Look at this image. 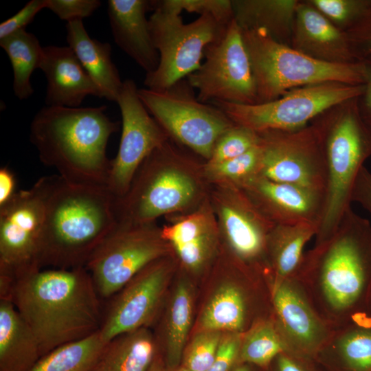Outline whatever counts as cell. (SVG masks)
<instances>
[{
	"mask_svg": "<svg viewBox=\"0 0 371 371\" xmlns=\"http://www.w3.org/2000/svg\"><path fill=\"white\" fill-rule=\"evenodd\" d=\"M333 329L371 313V223L350 208L335 232L304 254L295 276Z\"/></svg>",
	"mask_w": 371,
	"mask_h": 371,
	"instance_id": "1",
	"label": "cell"
},
{
	"mask_svg": "<svg viewBox=\"0 0 371 371\" xmlns=\"http://www.w3.org/2000/svg\"><path fill=\"white\" fill-rule=\"evenodd\" d=\"M100 296L85 267L42 269L15 280L8 300L39 344L41 357L98 331Z\"/></svg>",
	"mask_w": 371,
	"mask_h": 371,
	"instance_id": "2",
	"label": "cell"
},
{
	"mask_svg": "<svg viewBox=\"0 0 371 371\" xmlns=\"http://www.w3.org/2000/svg\"><path fill=\"white\" fill-rule=\"evenodd\" d=\"M117 201L106 186L47 177L41 269L85 267L119 222Z\"/></svg>",
	"mask_w": 371,
	"mask_h": 371,
	"instance_id": "3",
	"label": "cell"
},
{
	"mask_svg": "<svg viewBox=\"0 0 371 371\" xmlns=\"http://www.w3.org/2000/svg\"><path fill=\"white\" fill-rule=\"evenodd\" d=\"M106 110L105 105L40 109L30 124V141L41 161L68 181L107 187L111 160L106 147L119 123Z\"/></svg>",
	"mask_w": 371,
	"mask_h": 371,
	"instance_id": "4",
	"label": "cell"
},
{
	"mask_svg": "<svg viewBox=\"0 0 371 371\" xmlns=\"http://www.w3.org/2000/svg\"><path fill=\"white\" fill-rule=\"evenodd\" d=\"M186 149L169 138L148 155L127 193L117 199L120 221L155 222L161 216L189 212L207 199L203 164Z\"/></svg>",
	"mask_w": 371,
	"mask_h": 371,
	"instance_id": "5",
	"label": "cell"
},
{
	"mask_svg": "<svg viewBox=\"0 0 371 371\" xmlns=\"http://www.w3.org/2000/svg\"><path fill=\"white\" fill-rule=\"evenodd\" d=\"M357 100L346 102L340 112L317 120L325 155L326 186L315 244L328 238L351 208L357 176L371 156V131L360 116Z\"/></svg>",
	"mask_w": 371,
	"mask_h": 371,
	"instance_id": "6",
	"label": "cell"
},
{
	"mask_svg": "<svg viewBox=\"0 0 371 371\" xmlns=\"http://www.w3.org/2000/svg\"><path fill=\"white\" fill-rule=\"evenodd\" d=\"M254 78L257 103L269 102L299 87L337 82L363 85L361 61L330 63L313 58L262 29H241Z\"/></svg>",
	"mask_w": 371,
	"mask_h": 371,
	"instance_id": "7",
	"label": "cell"
},
{
	"mask_svg": "<svg viewBox=\"0 0 371 371\" xmlns=\"http://www.w3.org/2000/svg\"><path fill=\"white\" fill-rule=\"evenodd\" d=\"M153 11L148 19L153 43L159 55L157 67L146 74L147 89L162 90L197 70L205 47L225 31L227 25L210 14L200 15L184 23L181 13L166 8L157 1H149Z\"/></svg>",
	"mask_w": 371,
	"mask_h": 371,
	"instance_id": "8",
	"label": "cell"
},
{
	"mask_svg": "<svg viewBox=\"0 0 371 371\" xmlns=\"http://www.w3.org/2000/svg\"><path fill=\"white\" fill-rule=\"evenodd\" d=\"M187 78L162 90L138 89L141 101L169 137L207 161L219 137L235 124L197 98Z\"/></svg>",
	"mask_w": 371,
	"mask_h": 371,
	"instance_id": "9",
	"label": "cell"
},
{
	"mask_svg": "<svg viewBox=\"0 0 371 371\" xmlns=\"http://www.w3.org/2000/svg\"><path fill=\"white\" fill-rule=\"evenodd\" d=\"M364 85L330 82L292 89L266 102L236 104L214 102L235 124L257 133L276 130L293 131L339 104L358 98Z\"/></svg>",
	"mask_w": 371,
	"mask_h": 371,
	"instance_id": "10",
	"label": "cell"
},
{
	"mask_svg": "<svg viewBox=\"0 0 371 371\" xmlns=\"http://www.w3.org/2000/svg\"><path fill=\"white\" fill-rule=\"evenodd\" d=\"M170 247L155 222L119 221L95 250L85 268L100 298L117 293L146 266L167 256Z\"/></svg>",
	"mask_w": 371,
	"mask_h": 371,
	"instance_id": "11",
	"label": "cell"
},
{
	"mask_svg": "<svg viewBox=\"0 0 371 371\" xmlns=\"http://www.w3.org/2000/svg\"><path fill=\"white\" fill-rule=\"evenodd\" d=\"M47 177L0 206V277L14 282L41 269Z\"/></svg>",
	"mask_w": 371,
	"mask_h": 371,
	"instance_id": "12",
	"label": "cell"
},
{
	"mask_svg": "<svg viewBox=\"0 0 371 371\" xmlns=\"http://www.w3.org/2000/svg\"><path fill=\"white\" fill-rule=\"evenodd\" d=\"M204 62L187 76L204 103L258 102L256 89L242 31L234 19L225 31L204 51Z\"/></svg>",
	"mask_w": 371,
	"mask_h": 371,
	"instance_id": "13",
	"label": "cell"
},
{
	"mask_svg": "<svg viewBox=\"0 0 371 371\" xmlns=\"http://www.w3.org/2000/svg\"><path fill=\"white\" fill-rule=\"evenodd\" d=\"M208 196L220 237L224 238L234 260L265 278H271L267 240L275 225L237 186L210 184Z\"/></svg>",
	"mask_w": 371,
	"mask_h": 371,
	"instance_id": "14",
	"label": "cell"
},
{
	"mask_svg": "<svg viewBox=\"0 0 371 371\" xmlns=\"http://www.w3.org/2000/svg\"><path fill=\"white\" fill-rule=\"evenodd\" d=\"M258 133L262 151L259 176L325 194L326 166L317 121L297 130Z\"/></svg>",
	"mask_w": 371,
	"mask_h": 371,
	"instance_id": "15",
	"label": "cell"
},
{
	"mask_svg": "<svg viewBox=\"0 0 371 371\" xmlns=\"http://www.w3.org/2000/svg\"><path fill=\"white\" fill-rule=\"evenodd\" d=\"M116 102L122 115V133L117 153L111 162L107 188L120 199L145 159L170 137L141 101L132 79L124 81Z\"/></svg>",
	"mask_w": 371,
	"mask_h": 371,
	"instance_id": "16",
	"label": "cell"
},
{
	"mask_svg": "<svg viewBox=\"0 0 371 371\" xmlns=\"http://www.w3.org/2000/svg\"><path fill=\"white\" fill-rule=\"evenodd\" d=\"M166 257L146 266L114 295L99 329L106 343L120 335L145 328L152 321L171 269Z\"/></svg>",
	"mask_w": 371,
	"mask_h": 371,
	"instance_id": "17",
	"label": "cell"
},
{
	"mask_svg": "<svg viewBox=\"0 0 371 371\" xmlns=\"http://www.w3.org/2000/svg\"><path fill=\"white\" fill-rule=\"evenodd\" d=\"M286 352L314 358L333 332L295 277L271 289V315Z\"/></svg>",
	"mask_w": 371,
	"mask_h": 371,
	"instance_id": "18",
	"label": "cell"
},
{
	"mask_svg": "<svg viewBox=\"0 0 371 371\" xmlns=\"http://www.w3.org/2000/svg\"><path fill=\"white\" fill-rule=\"evenodd\" d=\"M240 188L274 225L314 223L319 228L324 207V193L261 176Z\"/></svg>",
	"mask_w": 371,
	"mask_h": 371,
	"instance_id": "19",
	"label": "cell"
},
{
	"mask_svg": "<svg viewBox=\"0 0 371 371\" xmlns=\"http://www.w3.org/2000/svg\"><path fill=\"white\" fill-rule=\"evenodd\" d=\"M171 218L161 227L163 238L186 269L203 270L215 255L220 238L209 196L196 209Z\"/></svg>",
	"mask_w": 371,
	"mask_h": 371,
	"instance_id": "20",
	"label": "cell"
},
{
	"mask_svg": "<svg viewBox=\"0 0 371 371\" xmlns=\"http://www.w3.org/2000/svg\"><path fill=\"white\" fill-rule=\"evenodd\" d=\"M291 40L292 47L316 60L337 64L358 61L346 32L308 2L297 6Z\"/></svg>",
	"mask_w": 371,
	"mask_h": 371,
	"instance_id": "21",
	"label": "cell"
},
{
	"mask_svg": "<svg viewBox=\"0 0 371 371\" xmlns=\"http://www.w3.org/2000/svg\"><path fill=\"white\" fill-rule=\"evenodd\" d=\"M39 69L47 80L46 106L79 107L89 95L103 98L69 46L43 47Z\"/></svg>",
	"mask_w": 371,
	"mask_h": 371,
	"instance_id": "22",
	"label": "cell"
},
{
	"mask_svg": "<svg viewBox=\"0 0 371 371\" xmlns=\"http://www.w3.org/2000/svg\"><path fill=\"white\" fill-rule=\"evenodd\" d=\"M146 0H109L107 12L115 43L146 74L158 66L159 55L155 47L146 12Z\"/></svg>",
	"mask_w": 371,
	"mask_h": 371,
	"instance_id": "23",
	"label": "cell"
},
{
	"mask_svg": "<svg viewBox=\"0 0 371 371\" xmlns=\"http://www.w3.org/2000/svg\"><path fill=\"white\" fill-rule=\"evenodd\" d=\"M257 309V295L248 280L226 282L209 300L200 324L205 330L243 334L256 322L269 318Z\"/></svg>",
	"mask_w": 371,
	"mask_h": 371,
	"instance_id": "24",
	"label": "cell"
},
{
	"mask_svg": "<svg viewBox=\"0 0 371 371\" xmlns=\"http://www.w3.org/2000/svg\"><path fill=\"white\" fill-rule=\"evenodd\" d=\"M313 359L325 371H371V313L333 330Z\"/></svg>",
	"mask_w": 371,
	"mask_h": 371,
	"instance_id": "25",
	"label": "cell"
},
{
	"mask_svg": "<svg viewBox=\"0 0 371 371\" xmlns=\"http://www.w3.org/2000/svg\"><path fill=\"white\" fill-rule=\"evenodd\" d=\"M67 41L81 65L102 92L103 98L117 102L123 86L111 60V46L89 36L82 20L67 23Z\"/></svg>",
	"mask_w": 371,
	"mask_h": 371,
	"instance_id": "26",
	"label": "cell"
},
{
	"mask_svg": "<svg viewBox=\"0 0 371 371\" xmlns=\"http://www.w3.org/2000/svg\"><path fill=\"white\" fill-rule=\"evenodd\" d=\"M41 357L37 339L12 302L0 299V371H29Z\"/></svg>",
	"mask_w": 371,
	"mask_h": 371,
	"instance_id": "27",
	"label": "cell"
},
{
	"mask_svg": "<svg viewBox=\"0 0 371 371\" xmlns=\"http://www.w3.org/2000/svg\"><path fill=\"white\" fill-rule=\"evenodd\" d=\"M318 225H275L267 240V258L271 289L296 276L304 258V248L315 236Z\"/></svg>",
	"mask_w": 371,
	"mask_h": 371,
	"instance_id": "28",
	"label": "cell"
},
{
	"mask_svg": "<svg viewBox=\"0 0 371 371\" xmlns=\"http://www.w3.org/2000/svg\"><path fill=\"white\" fill-rule=\"evenodd\" d=\"M234 17L241 29H262L284 43L291 38L295 10V0H232Z\"/></svg>",
	"mask_w": 371,
	"mask_h": 371,
	"instance_id": "29",
	"label": "cell"
},
{
	"mask_svg": "<svg viewBox=\"0 0 371 371\" xmlns=\"http://www.w3.org/2000/svg\"><path fill=\"white\" fill-rule=\"evenodd\" d=\"M155 356L152 335L141 328L109 341L92 371H147Z\"/></svg>",
	"mask_w": 371,
	"mask_h": 371,
	"instance_id": "30",
	"label": "cell"
},
{
	"mask_svg": "<svg viewBox=\"0 0 371 371\" xmlns=\"http://www.w3.org/2000/svg\"><path fill=\"white\" fill-rule=\"evenodd\" d=\"M0 46L11 63L15 96L21 100L30 98L34 92L31 76L40 67L43 47L34 34L25 30L0 39Z\"/></svg>",
	"mask_w": 371,
	"mask_h": 371,
	"instance_id": "31",
	"label": "cell"
},
{
	"mask_svg": "<svg viewBox=\"0 0 371 371\" xmlns=\"http://www.w3.org/2000/svg\"><path fill=\"white\" fill-rule=\"evenodd\" d=\"M106 343L99 330L43 355L29 371H92Z\"/></svg>",
	"mask_w": 371,
	"mask_h": 371,
	"instance_id": "32",
	"label": "cell"
},
{
	"mask_svg": "<svg viewBox=\"0 0 371 371\" xmlns=\"http://www.w3.org/2000/svg\"><path fill=\"white\" fill-rule=\"evenodd\" d=\"M192 312V291L187 282L181 281L175 290L167 315L165 368L181 365Z\"/></svg>",
	"mask_w": 371,
	"mask_h": 371,
	"instance_id": "33",
	"label": "cell"
},
{
	"mask_svg": "<svg viewBox=\"0 0 371 371\" xmlns=\"http://www.w3.org/2000/svg\"><path fill=\"white\" fill-rule=\"evenodd\" d=\"M285 346L271 317L254 324L243 334L239 364L249 363L267 369Z\"/></svg>",
	"mask_w": 371,
	"mask_h": 371,
	"instance_id": "34",
	"label": "cell"
},
{
	"mask_svg": "<svg viewBox=\"0 0 371 371\" xmlns=\"http://www.w3.org/2000/svg\"><path fill=\"white\" fill-rule=\"evenodd\" d=\"M261 159L262 151L258 143L245 153L224 162L214 165L203 163L204 175L209 184H232L241 187L259 176Z\"/></svg>",
	"mask_w": 371,
	"mask_h": 371,
	"instance_id": "35",
	"label": "cell"
},
{
	"mask_svg": "<svg viewBox=\"0 0 371 371\" xmlns=\"http://www.w3.org/2000/svg\"><path fill=\"white\" fill-rule=\"evenodd\" d=\"M259 139L257 132L234 124L219 137L210 158L205 163L214 165L240 156L257 146Z\"/></svg>",
	"mask_w": 371,
	"mask_h": 371,
	"instance_id": "36",
	"label": "cell"
},
{
	"mask_svg": "<svg viewBox=\"0 0 371 371\" xmlns=\"http://www.w3.org/2000/svg\"><path fill=\"white\" fill-rule=\"evenodd\" d=\"M222 332L205 330L196 334L183 353L181 365L190 371H207L212 366Z\"/></svg>",
	"mask_w": 371,
	"mask_h": 371,
	"instance_id": "37",
	"label": "cell"
},
{
	"mask_svg": "<svg viewBox=\"0 0 371 371\" xmlns=\"http://www.w3.org/2000/svg\"><path fill=\"white\" fill-rule=\"evenodd\" d=\"M308 2L336 26L346 27L347 30L371 6V0H311Z\"/></svg>",
	"mask_w": 371,
	"mask_h": 371,
	"instance_id": "38",
	"label": "cell"
},
{
	"mask_svg": "<svg viewBox=\"0 0 371 371\" xmlns=\"http://www.w3.org/2000/svg\"><path fill=\"white\" fill-rule=\"evenodd\" d=\"M161 5L181 13L185 10L200 15L210 14L227 25L234 19L232 0H157Z\"/></svg>",
	"mask_w": 371,
	"mask_h": 371,
	"instance_id": "39",
	"label": "cell"
},
{
	"mask_svg": "<svg viewBox=\"0 0 371 371\" xmlns=\"http://www.w3.org/2000/svg\"><path fill=\"white\" fill-rule=\"evenodd\" d=\"M100 5L99 0H45V8L67 23L90 16Z\"/></svg>",
	"mask_w": 371,
	"mask_h": 371,
	"instance_id": "40",
	"label": "cell"
},
{
	"mask_svg": "<svg viewBox=\"0 0 371 371\" xmlns=\"http://www.w3.org/2000/svg\"><path fill=\"white\" fill-rule=\"evenodd\" d=\"M243 334L225 333L222 335L214 360L207 371H232L239 364Z\"/></svg>",
	"mask_w": 371,
	"mask_h": 371,
	"instance_id": "41",
	"label": "cell"
},
{
	"mask_svg": "<svg viewBox=\"0 0 371 371\" xmlns=\"http://www.w3.org/2000/svg\"><path fill=\"white\" fill-rule=\"evenodd\" d=\"M346 32L357 60L371 57V6Z\"/></svg>",
	"mask_w": 371,
	"mask_h": 371,
	"instance_id": "42",
	"label": "cell"
},
{
	"mask_svg": "<svg viewBox=\"0 0 371 371\" xmlns=\"http://www.w3.org/2000/svg\"><path fill=\"white\" fill-rule=\"evenodd\" d=\"M45 0H31L18 12L0 24V39L22 30L30 23L41 10Z\"/></svg>",
	"mask_w": 371,
	"mask_h": 371,
	"instance_id": "43",
	"label": "cell"
},
{
	"mask_svg": "<svg viewBox=\"0 0 371 371\" xmlns=\"http://www.w3.org/2000/svg\"><path fill=\"white\" fill-rule=\"evenodd\" d=\"M267 371H325L312 358L289 352L278 355L266 369Z\"/></svg>",
	"mask_w": 371,
	"mask_h": 371,
	"instance_id": "44",
	"label": "cell"
},
{
	"mask_svg": "<svg viewBox=\"0 0 371 371\" xmlns=\"http://www.w3.org/2000/svg\"><path fill=\"white\" fill-rule=\"evenodd\" d=\"M357 202L371 214V172L363 166L355 181L352 203Z\"/></svg>",
	"mask_w": 371,
	"mask_h": 371,
	"instance_id": "45",
	"label": "cell"
},
{
	"mask_svg": "<svg viewBox=\"0 0 371 371\" xmlns=\"http://www.w3.org/2000/svg\"><path fill=\"white\" fill-rule=\"evenodd\" d=\"M361 61L363 65L365 89L358 98V109L362 120L371 131V57Z\"/></svg>",
	"mask_w": 371,
	"mask_h": 371,
	"instance_id": "46",
	"label": "cell"
},
{
	"mask_svg": "<svg viewBox=\"0 0 371 371\" xmlns=\"http://www.w3.org/2000/svg\"><path fill=\"white\" fill-rule=\"evenodd\" d=\"M14 173L8 168L0 169V206L8 202L16 192Z\"/></svg>",
	"mask_w": 371,
	"mask_h": 371,
	"instance_id": "47",
	"label": "cell"
},
{
	"mask_svg": "<svg viewBox=\"0 0 371 371\" xmlns=\"http://www.w3.org/2000/svg\"><path fill=\"white\" fill-rule=\"evenodd\" d=\"M232 371H267L256 366L249 363H240L236 366Z\"/></svg>",
	"mask_w": 371,
	"mask_h": 371,
	"instance_id": "48",
	"label": "cell"
},
{
	"mask_svg": "<svg viewBox=\"0 0 371 371\" xmlns=\"http://www.w3.org/2000/svg\"><path fill=\"white\" fill-rule=\"evenodd\" d=\"M147 371H164V363L161 358L156 355Z\"/></svg>",
	"mask_w": 371,
	"mask_h": 371,
	"instance_id": "49",
	"label": "cell"
},
{
	"mask_svg": "<svg viewBox=\"0 0 371 371\" xmlns=\"http://www.w3.org/2000/svg\"><path fill=\"white\" fill-rule=\"evenodd\" d=\"M164 371H190L186 367L183 366L182 365H180L176 368H168L164 367Z\"/></svg>",
	"mask_w": 371,
	"mask_h": 371,
	"instance_id": "50",
	"label": "cell"
}]
</instances>
